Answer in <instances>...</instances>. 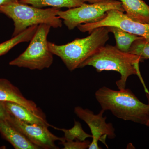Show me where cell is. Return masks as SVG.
<instances>
[{
  "label": "cell",
  "instance_id": "obj_1",
  "mask_svg": "<svg viewBox=\"0 0 149 149\" xmlns=\"http://www.w3.org/2000/svg\"><path fill=\"white\" fill-rule=\"evenodd\" d=\"M143 62L141 57L129 53L121 52L116 46H104L94 54L88 58L80 65L79 68L92 66L98 72L115 71L120 74V80L116 82L119 90L126 87L128 77L136 74L140 78L146 93L148 92L144 83L139 69V63Z\"/></svg>",
  "mask_w": 149,
  "mask_h": 149
},
{
  "label": "cell",
  "instance_id": "obj_2",
  "mask_svg": "<svg viewBox=\"0 0 149 149\" xmlns=\"http://www.w3.org/2000/svg\"><path fill=\"white\" fill-rule=\"evenodd\" d=\"M95 98L104 111L109 110L118 118L146 125L149 118V105L141 102L129 89L115 91L102 87Z\"/></svg>",
  "mask_w": 149,
  "mask_h": 149
},
{
  "label": "cell",
  "instance_id": "obj_3",
  "mask_svg": "<svg viewBox=\"0 0 149 149\" xmlns=\"http://www.w3.org/2000/svg\"><path fill=\"white\" fill-rule=\"evenodd\" d=\"M109 33L107 27H100L94 29L88 37L65 45H58L49 42L48 45L52 53L60 58L68 69L72 71L105 45L109 39Z\"/></svg>",
  "mask_w": 149,
  "mask_h": 149
},
{
  "label": "cell",
  "instance_id": "obj_4",
  "mask_svg": "<svg viewBox=\"0 0 149 149\" xmlns=\"http://www.w3.org/2000/svg\"><path fill=\"white\" fill-rule=\"evenodd\" d=\"M60 10L55 8H39L19 1L0 6V13L13 20L14 29L12 37L34 25L47 24L54 28L61 27L62 22L58 15Z\"/></svg>",
  "mask_w": 149,
  "mask_h": 149
},
{
  "label": "cell",
  "instance_id": "obj_5",
  "mask_svg": "<svg viewBox=\"0 0 149 149\" xmlns=\"http://www.w3.org/2000/svg\"><path fill=\"white\" fill-rule=\"evenodd\" d=\"M51 27L47 24L38 25L37 31L24 52L9 63L12 66L30 70L49 68L53 63V54L49 49L47 36Z\"/></svg>",
  "mask_w": 149,
  "mask_h": 149
},
{
  "label": "cell",
  "instance_id": "obj_6",
  "mask_svg": "<svg viewBox=\"0 0 149 149\" xmlns=\"http://www.w3.org/2000/svg\"><path fill=\"white\" fill-rule=\"evenodd\" d=\"M112 9L124 12L121 3L116 0H107L101 2L86 4L65 11L60 10L58 15L65 26L72 30L80 24L93 23L101 21L106 13Z\"/></svg>",
  "mask_w": 149,
  "mask_h": 149
},
{
  "label": "cell",
  "instance_id": "obj_7",
  "mask_svg": "<svg viewBox=\"0 0 149 149\" xmlns=\"http://www.w3.org/2000/svg\"><path fill=\"white\" fill-rule=\"evenodd\" d=\"M105 17L101 21L93 23H87L78 25L81 32H88L102 27H115L133 35L144 37L149 43V24H143L131 19L123 12L112 9L106 13Z\"/></svg>",
  "mask_w": 149,
  "mask_h": 149
},
{
  "label": "cell",
  "instance_id": "obj_8",
  "mask_svg": "<svg viewBox=\"0 0 149 149\" xmlns=\"http://www.w3.org/2000/svg\"><path fill=\"white\" fill-rule=\"evenodd\" d=\"M105 111L102 109L98 114H95L92 111L81 107H75L74 112L75 114L89 126L92 133V140L89 146V149H100L98 141H101L105 146L106 139L115 138V129L111 123H107V117L103 116Z\"/></svg>",
  "mask_w": 149,
  "mask_h": 149
},
{
  "label": "cell",
  "instance_id": "obj_9",
  "mask_svg": "<svg viewBox=\"0 0 149 149\" xmlns=\"http://www.w3.org/2000/svg\"><path fill=\"white\" fill-rule=\"evenodd\" d=\"M6 120L40 149H59L55 143V141H65L64 137L61 138L55 136L45 125L29 124L19 120L10 114Z\"/></svg>",
  "mask_w": 149,
  "mask_h": 149
},
{
  "label": "cell",
  "instance_id": "obj_10",
  "mask_svg": "<svg viewBox=\"0 0 149 149\" xmlns=\"http://www.w3.org/2000/svg\"><path fill=\"white\" fill-rule=\"evenodd\" d=\"M0 101L19 104L35 115L46 119L43 111L34 102L26 99L18 88L4 78H0Z\"/></svg>",
  "mask_w": 149,
  "mask_h": 149
},
{
  "label": "cell",
  "instance_id": "obj_11",
  "mask_svg": "<svg viewBox=\"0 0 149 149\" xmlns=\"http://www.w3.org/2000/svg\"><path fill=\"white\" fill-rule=\"evenodd\" d=\"M0 133L15 149H39L6 120L0 119Z\"/></svg>",
  "mask_w": 149,
  "mask_h": 149
},
{
  "label": "cell",
  "instance_id": "obj_12",
  "mask_svg": "<svg viewBox=\"0 0 149 149\" xmlns=\"http://www.w3.org/2000/svg\"><path fill=\"white\" fill-rule=\"evenodd\" d=\"M126 15L130 19L143 24H149V6L143 0H118Z\"/></svg>",
  "mask_w": 149,
  "mask_h": 149
},
{
  "label": "cell",
  "instance_id": "obj_13",
  "mask_svg": "<svg viewBox=\"0 0 149 149\" xmlns=\"http://www.w3.org/2000/svg\"><path fill=\"white\" fill-rule=\"evenodd\" d=\"M6 109L9 113L19 120L29 124H37L53 127L46 119L35 115L21 105L10 102H3Z\"/></svg>",
  "mask_w": 149,
  "mask_h": 149
},
{
  "label": "cell",
  "instance_id": "obj_14",
  "mask_svg": "<svg viewBox=\"0 0 149 149\" xmlns=\"http://www.w3.org/2000/svg\"><path fill=\"white\" fill-rule=\"evenodd\" d=\"M109 32L113 33L116 42V47L124 52L128 53L132 44L143 37L133 35L115 27H107ZM144 38V37H143Z\"/></svg>",
  "mask_w": 149,
  "mask_h": 149
},
{
  "label": "cell",
  "instance_id": "obj_15",
  "mask_svg": "<svg viewBox=\"0 0 149 149\" xmlns=\"http://www.w3.org/2000/svg\"><path fill=\"white\" fill-rule=\"evenodd\" d=\"M19 1L39 8L49 6L57 8H72L85 3L83 0H20Z\"/></svg>",
  "mask_w": 149,
  "mask_h": 149
},
{
  "label": "cell",
  "instance_id": "obj_16",
  "mask_svg": "<svg viewBox=\"0 0 149 149\" xmlns=\"http://www.w3.org/2000/svg\"><path fill=\"white\" fill-rule=\"evenodd\" d=\"M38 25H34L28 27L26 30L12 37L10 40L0 44V56L5 54L14 47L18 44L30 41L37 31Z\"/></svg>",
  "mask_w": 149,
  "mask_h": 149
},
{
  "label": "cell",
  "instance_id": "obj_17",
  "mask_svg": "<svg viewBox=\"0 0 149 149\" xmlns=\"http://www.w3.org/2000/svg\"><path fill=\"white\" fill-rule=\"evenodd\" d=\"M55 129L60 130L64 132V138L65 141H72L74 140L81 141H85L86 139L92 138V135H90L83 130L81 123L78 121H74V126L70 129L59 128L53 127Z\"/></svg>",
  "mask_w": 149,
  "mask_h": 149
},
{
  "label": "cell",
  "instance_id": "obj_18",
  "mask_svg": "<svg viewBox=\"0 0 149 149\" xmlns=\"http://www.w3.org/2000/svg\"><path fill=\"white\" fill-rule=\"evenodd\" d=\"M141 57L143 61L149 59V43L145 38L136 40L132 44L128 52Z\"/></svg>",
  "mask_w": 149,
  "mask_h": 149
},
{
  "label": "cell",
  "instance_id": "obj_19",
  "mask_svg": "<svg viewBox=\"0 0 149 149\" xmlns=\"http://www.w3.org/2000/svg\"><path fill=\"white\" fill-rule=\"evenodd\" d=\"M91 142L89 141H65L61 142L64 149H86L88 148Z\"/></svg>",
  "mask_w": 149,
  "mask_h": 149
},
{
  "label": "cell",
  "instance_id": "obj_20",
  "mask_svg": "<svg viewBox=\"0 0 149 149\" xmlns=\"http://www.w3.org/2000/svg\"><path fill=\"white\" fill-rule=\"evenodd\" d=\"M10 114L6 109L4 102L0 101V119L6 120Z\"/></svg>",
  "mask_w": 149,
  "mask_h": 149
},
{
  "label": "cell",
  "instance_id": "obj_21",
  "mask_svg": "<svg viewBox=\"0 0 149 149\" xmlns=\"http://www.w3.org/2000/svg\"><path fill=\"white\" fill-rule=\"evenodd\" d=\"M18 1V0H0V6L11 3L17 2Z\"/></svg>",
  "mask_w": 149,
  "mask_h": 149
},
{
  "label": "cell",
  "instance_id": "obj_22",
  "mask_svg": "<svg viewBox=\"0 0 149 149\" xmlns=\"http://www.w3.org/2000/svg\"><path fill=\"white\" fill-rule=\"evenodd\" d=\"M84 2H88L90 3H97L101 2L104 1H107V0H83Z\"/></svg>",
  "mask_w": 149,
  "mask_h": 149
},
{
  "label": "cell",
  "instance_id": "obj_23",
  "mask_svg": "<svg viewBox=\"0 0 149 149\" xmlns=\"http://www.w3.org/2000/svg\"><path fill=\"white\" fill-rule=\"evenodd\" d=\"M146 93V96L147 100H148V105H149V92H148V93ZM146 125L147 126H148V127H149V118L148 120V122H147L146 124Z\"/></svg>",
  "mask_w": 149,
  "mask_h": 149
}]
</instances>
